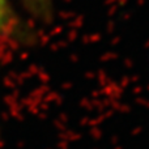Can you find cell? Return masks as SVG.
<instances>
[{
  "instance_id": "1",
  "label": "cell",
  "mask_w": 149,
  "mask_h": 149,
  "mask_svg": "<svg viewBox=\"0 0 149 149\" xmlns=\"http://www.w3.org/2000/svg\"><path fill=\"white\" fill-rule=\"evenodd\" d=\"M8 16V7L5 0H0V24H3L7 20Z\"/></svg>"
},
{
  "instance_id": "2",
  "label": "cell",
  "mask_w": 149,
  "mask_h": 149,
  "mask_svg": "<svg viewBox=\"0 0 149 149\" xmlns=\"http://www.w3.org/2000/svg\"><path fill=\"white\" fill-rule=\"evenodd\" d=\"M30 1L34 3V4H38V5H41V7H43V5L47 4V1H49V0H30Z\"/></svg>"
}]
</instances>
